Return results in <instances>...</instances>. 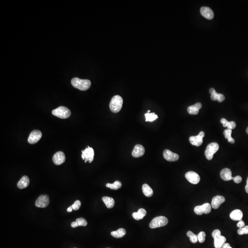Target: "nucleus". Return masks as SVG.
<instances>
[{
    "instance_id": "obj_1",
    "label": "nucleus",
    "mask_w": 248,
    "mask_h": 248,
    "mask_svg": "<svg viewBox=\"0 0 248 248\" xmlns=\"http://www.w3.org/2000/svg\"><path fill=\"white\" fill-rule=\"evenodd\" d=\"M71 82L74 88L81 91H86L90 88L91 86V82L90 80H82L77 77L73 78Z\"/></svg>"
},
{
    "instance_id": "obj_2",
    "label": "nucleus",
    "mask_w": 248,
    "mask_h": 248,
    "mask_svg": "<svg viewBox=\"0 0 248 248\" xmlns=\"http://www.w3.org/2000/svg\"><path fill=\"white\" fill-rule=\"evenodd\" d=\"M123 100L121 96L116 95L112 98L110 103L111 111L114 113L119 112L122 108Z\"/></svg>"
},
{
    "instance_id": "obj_3",
    "label": "nucleus",
    "mask_w": 248,
    "mask_h": 248,
    "mask_svg": "<svg viewBox=\"0 0 248 248\" xmlns=\"http://www.w3.org/2000/svg\"><path fill=\"white\" fill-rule=\"evenodd\" d=\"M53 115L61 119L69 118L71 115V111L68 108L60 106L52 111Z\"/></svg>"
},
{
    "instance_id": "obj_4",
    "label": "nucleus",
    "mask_w": 248,
    "mask_h": 248,
    "mask_svg": "<svg viewBox=\"0 0 248 248\" xmlns=\"http://www.w3.org/2000/svg\"><path fill=\"white\" fill-rule=\"evenodd\" d=\"M168 223V220L164 216H159L154 218L150 224V227L152 229L165 226Z\"/></svg>"
},
{
    "instance_id": "obj_5",
    "label": "nucleus",
    "mask_w": 248,
    "mask_h": 248,
    "mask_svg": "<svg viewBox=\"0 0 248 248\" xmlns=\"http://www.w3.org/2000/svg\"><path fill=\"white\" fill-rule=\"evenodd\" d=\"M219 146L217 142H212L208 145L205 151V155L208 160H211L214 154L219 150Z\"/></svg>"
},
{
    "instance_id": "obj_6",
    "label": "nucleus",
    "mask_w": 248,
    "mask_h": 248,
    "mask_svg": "<svg viewBox=\"0 0 248 248\" xmlns=\"http://www.w3.org/2000/svg\"><path fill=\"white\" fill-rule=\"evenodd\" d=\"M94 151L93 148L88 146L85 150H82V158L85 160V163L89 162L92 163L94 159Z\"/></svg>"
},
{
    "instance_id": "obj_7",
    "label": "nucleus",
    "mask_w": 248,
    "mask_h": 248,
    "mask_svg": "<svg viewBox=\"0 0 248 248\" xmlns=\"http://www.w3.org/2000/svg\"><path fill=\"white\" fill-rule=\"evenodd\" d=\"M211 207L209 203H206L201 206H196L194 209V211L198 215H202L203 213L208 214L211 211Z\"/></svg>"
},
{
    "instance_id": "obj_8",
    "label": "nucleus",
    "mask_w": 248,
    "mask_h": 248,
    "mask_svg": "<svg viewBox=\"0 0 248 248\" xmlns=\"http://www.w3.org/2000/svg\"><path fill=\"white\" fill-rule=\"evenodd\" d=\"M49 203V196L46 194L42 195L36 199L35 205L37 207L45 208L48 206Z\"/></svg>"
},
{
    "instance_id": "obj_9",
    "label": "nucleus",
    "mask_w": 248,
    "mask_h": 248,
    "mask_svg": "<svg viewBox=\"0 0 248 248\" xmlns=\"http://www.w3.org/2000/svg\"><path fill=\"white\" fill-rule=\"evenodd\" d=\"M185 178L189 182L193 184H198L200 180L199 175L194 171H190L186 172L185 174Z\"/></svg>"
},
{
    "instance_id": "obj_10",
    "label": "nucleus",
    "mask_w": 248,
    "mask_h": 248,
    "mask_svg": "<svg viewBox=\"0 0 248 248\" xmlns=\"http://www.w3.org/2000/svg\"><path fill=\"white\" fill-rule=\"evenodd\" d=\"M42 137V133L39 130H34L30 133L28 141L30 144H34L37 143Z\"/></svg>"
},
{
    "instance_id": "obj_11",
    "label": "nucleus",
    "mask_w": 248,
    "mask_h": 248,
    "mask_svg": "<svg viewBox=\"0 0 248 248\" xmlns=\"http://www.w3.org/2000/svg\"><path fill=\"white\" fill-rule=\"evenodd\" d=\"M53 161L55 165L57 166L62 165L65 161V154L62 152H58L53 156Z\"/></svg>"
},
{
    "instance_id": "obj_12",
    "label": "nucleus",
    "mask_w": 248,
    "mask_h": 248,
    "mask_svg": "<svg viewBox=\"0 0 248 248\" xmlns=\"http://www.w3.org/2000/svg\"><path fill=\"white\" fill-rule=\"evenodd\" d=\"M164 158L168 161L173 162L178 160L179 156L177 154L174 153L168 150H166L163 153Z\"/></svg>"
},
{
    "instance_id": "obj_13",
    "label": "nucleus",
    "mask_w": 248,
    "mask_h": 248,
    "mask_svg": "<svg viewBox=\"0 0 248 248\" xmlns=\"http://www.w3.org/2000/svg\"><path fill=\"white\" fill-rule=\"evenodd\" d=\"M200 13L205 18L208 19H213L214 14L211 8L207 6H203L200 8Z\"/></svg>"
},
{
    "instance_id": "obj_14",
    "label": "nucleus",
    "mask_w": 248,
    "mask_h": 248,
    "mask_svg": "<svg viewBox=\"0 0 248 248\" xmlns=\"http://www.w3.org/2000/svg\"><path fill=\"white\" fill-rule=\"evenodd\" d=\"M225 201V198L223 196L217 195L213 198L211 202V207L214 209H217L222 203Z\"/></svg>"
},
{
    "instance_id": "obj_15",
    "label": "nucleus",
    "mask_w": 248,
    "mask_h": 248,
    "mask_svg": "<svg viewBox=\"0 0 248 248\" xmlns=\"http://www.w3.org/2000/svg\"><path fill=\"white\" fill-rule=\"evenodd\" d=\"M145 149L142 145L137 144L134 147L132 152V155L134 158H139L144 155Z\"/></svg>"
},
{
    "instance_id": "obj_16",
    "label": "nucleus",
    "mask_w": 248,
    "mask_h": 248,
    "mask_svg": "<svg viewBox=\"0 0 248 248\" xmlns=\"http://www.w3.org/2000/svg\"><path fill=\"white\" fill-rule=\"evenodd\" d=\"M220 176L222 179L225 181H229L233 179L232 171L228 168H224L220 172Z\"/></svg>"
},
{
    "instance_id": "obj_17",
    "label": "nucleus",
    "mask_w": 248,
    "mask_h": 248,
    "mask_svg": "<svg viewBox=\"0 0 248 248\" xmlns=\"http://www.w3.org/2000/svg\"><path fill=\"white\" fill-rule=\"evenodd\" d=\"M202 104L200 102H197L192 106H189L187 108V112L190 114L196 115L199 112V109L202 108Z\"/></svg>"
},
{
    "instance_id": "obj_18",
    "label": "nucleus",
    "mask_w": 248,
    "mask_h": 248,
    "mask_svg": "<svg viewBox=\"0 0 248 248\" xmlns=\"http://www.w3.org/2000/svg\"><path fill=\"white\" fill-rule=\"evenodd\" d=\"M203 138L199 135L196 136H192L189 138V142L192 145L199 147L203 143Z\"/></svg>"
},
{
    "instance_id": "obj_19",
    "label": "nucleus",
    "mask_w": 248,
    "mask_h": 248,
    "mask_svg": "<svg viewBox=\"0 0 248 248\" xmlns=\"http://www.w3.org/2000/svg\"><path fill=\"white\" fill-rule=\"evenodd\" d=\"M243 217V212L241 210L238 209L233 210L230 214V218L234 221H239L242 220Z\"/></svg>"
},
{
    "instance_id": "obj_20",
    "label": "nucleus",
    "mask_w": 248,
    "mask_h": 248,
    "mask_svg": "<svg viewBox=\"0 0 248 248\" xmlns=\"http://www.w3.org/2000/svg\"><path fill=\"white\" fill-rule=\"evenodd\" d=\"M29 178L27 176H24L21 178L17 184V186L19 189H24L29 185Z\"/></svg>"
},
{
    "instance_id": "obj_21",
    "label": "nucleus",
    "mask_w": 248,
    "mask_h": 248,
    "mask_svg": "<svg viewBox=\"0 0 248 248\" xmlns=\"http://www.w3.org/2000/svg\"><path fill=\"white\" fill-rule=\"evenodd\" d=\"M214 246L215 248H221L226 241V238L224 236L220 235L214 238Z\"/></svg>"
},
{
    "instance_id": "obj_22",
    "label": "nucleus",
    "mask_w": 248,
    "mask_h": 248,
    "mask_svg": "<svg viewBox=\"0 0 248 248\" xmlns=\"http://www.w3.org/2000/svg\"><path fill=\"white\" fill-rule=\"evenodd\" d=\"M147 214V212L146 210L144 209L141 208L138 210V212H134L132 214V217L135 220L138 221V220H142L143 219L144 217Z\"/></svg>"
},
{
    "instance_id": "obj_23",
    "label": "nucleus",
    "mask_w": 248,
    "mask_h": 248,
    "mask_svg": "<svg viewBox=\"0 0 248 248\" xmlns=\"http://www.w3.org/2000/svg\"><path fill=\"white\" fill-rule=\"evenodd\" d=\"M87 222L84 218H79L76 219L75 222H72L71 226L73 228H75L79 226H87Z\"/></svg>"
},
{
    "instance_id": "obj_24",
    "label": "nucleus",
    "mask_w": 248,
    "mask_h": 248,
    "mask_svg": "<svg viewBox=\"0 0 248 248\" xmlns=\"http://www.w3.org/2000/svg\"><path fill=\"white\" fill-rule=\"evenodd\" d=\"M102 200L108 208H112L114 206L115 201L112 198L107 196L103 197H102Z\"/></svg>"
},
{
    "instance_id": "obj_25",
    "label": "nucleus",
    "mask_w": 248,
    "mask_h": 248,
    "mask_svg": "<svg viewBox=\"0 0 248 248\" xmlns=\"http://www.w3.org/2000/svg\"><path fill=\"white\" fill-rule=\"evenodd\" d=\"M221 122L223 126L227 127V129H234L236 126V124L234 122H233V121L228 122L226 119H224V118L221 119Z\"/></svg>"
},
{
    "instance_id": "obj_26",
    "label": "nucleus",
    "mask_w": 248,
    "mask_h": 248,
    "mask_svg": "<svg viewBox=\"0 0 248 248\" xmlns=\"http://www.w3.org/2000/svg\"><path fill=\"white\" fill-rule=\"evenodd\" d=\"M126 234V231L124 228H120L117 231H113L111 235L115 238H122Z\"/></svg>"
},
{
    "instance_id": "obj_27",
    "label": "nucleus",
    "mask_w": 248,
    "mask_h": 248,
    "mask_svg": "<svg viewBox=\"0 0 248 248\" xmlns=\"http://www.w3.org/2000/svg\"><path fill=\"white\" fill-rule=\"evenodd\" d=\"M142 190L143 194L146 197H150L153 195V190L147 184H144L142 185Z\"/></svg>"
},
{
    "instance_id": "obj_28",
    "label": "nucleus",
    "mask_w": 248,
    "mask_h": 248,
    "mask_svg": "<svg viewBox=\"0 0 248 248\" xmlns=\"http://www.w3.org/2000/svg\"><path fill=\"white\" fill-rule=\"evenodd\" d=\"M211 99L213 101L217 100L219 102H221L225 100V96L221 93H218L215 92L213 94H211Z\"/></svg>"
},
{
    "instance_id": "obj_29",
    "label": "nucleus",
    "mask_w": 248,
    "mask_h": 248,
    "mask_svg": "<svg viewBox=\"0 0 248 248\" xmlns=\"http://www.w3.org/2000/svg\"><path fill=\"white\" fill-rule=\"evenodd\" d=\"M232 130L229 129H226L223 132L224 135L225 136V138L226 139H227L228 142L232 144H234L235 142V140L232 137Z\"/></svg>"
},
{
    "instance_id": "obj_30",
    "label": "nucleus",
    "mask_w": 248,
    "mask_h": 248,
    "mask_svg": "<svg viewBox=\"0 0 248 248\" xmlns=\"http://www.w3.org/2000/svg\"><path fill=\"white\" fill-rule=\"evenodd\" d=\"M106 187L110 188L113 190H118L121 188L122 186V183L119 181H116L114 183H107L106 185Z\"/></svg>"
},
{
    "instance_id": "obj_31",
    "label": "nucleus",
    "mask_w": 248,
    "mask_h": 248,
    "mask_svg": "<svg viewBox=\"0 0 248 248\" xmlns=\"http://www.w3.org/2000/svg\"><path fill=\"white\" fill-rule=\"evenodd\" d=\"M145 118H146V122H153L158 118V116L157 114H155L154 113H147L145 114Z\"/></svg>"
},
{
    "instance_id": "obj_32",
    "label": "nucleus",
    "mask_w": 248,
    "mask_h": 248,
    "mask_svg": "<svg viewBox=\"0 0 248 248\" xmlns=\"http://www.w3.org/2000/svg\"><path fill=\"white\" fill-rule=\"evenodd\" d=\"M187 236L190 238V241L192 242V243L195 244L198 241V239L197 235L194 234L192 231H188L186 233Z\"/></svg>"
},
{
    "instance_id": "obj_33",
    "label": "nucleus",
    "mask_w": 248,
    "mask_h": 248,
    "mask_svg": "<svg viewBox=\"0 0 248 248\" xmlns=\"http://www.w3.org/2000/svg\"><path fill=\"white\" fill-rule=\"evenodd\" d=\"M206 234L205 232L202 231L197 235L198 239L200 243H203L206 240Z\"/></svg>"
},
{
    "instance_id": "obj_34",
    "label": "nucleus",
    "mask_w": 248,
    "mask_h": 248,
    "mask_svg": "<svg viewBox=\"0 0 248 248\" xmlns=\"http://www.w3.org/2000/svg\"><path fill=\"white\" fill-rule=\"evenodd\" d=\"M238 234L240 235L248 234V226H246L242 228H239L238 230Z\"/></svg>"
},
{
    "instance_id": "obj_35",
    "label": "nucleus",
    "mask_w": 248,
    "mask_h": 248,
    "mask_svg": "<svg viewBox=\"0 0 248 248\" xmlns=\"http://www.w3.org/2000/svg\"><path fill=\"white\" fill-rule=\"evenodd\" d=\"M81 206V202L80 200H76L74 203L73 205H72L73 209L74 210H77L80 209Z\"/></svg>"
},
{
    "instance_id": "obj_36",
    "label": "nucleus",
    "mask_w": 248,
    "mask_h": 248,
    "mask_svg": "<svg viewBox=\"0 0 248 248\" xmlns=\"http://www.w3.org/2000/svg\"><path fill=\"white\" fill-rule=\"evenodd\" d=\"M233 180L236 183H239L242 182V178L241 176H237L234 178H233Z\"/></svg>"
},
{
    "instance_id": "obj_37",
    "label": "nucleus",
    "mask_w": 248,
    "mask_h": 248,
    "mask_svg": "<svg viewBox=\"0 0 248 248\" xmlns=\"http://www.w3.org/2000/svg\"><path fill=\"white\" fill-rule=\"evenodd\" d=\"M221 235V232L220 230L218 229H216L214 230L212 233V236L213 238L216 237L218 236Z\"/></svg>"
},
{
    "instance_id": "obj_38",
    "label": "nucleus",
    "mask_w": 248,
    "mask_h": 248,
    "mask_svg": "<svg viewBox=\"0 0 248 248\" xmlns=\"http://www.w3.org/2000/svg\"><path fill=\"white\" fill-rule=\"evenodd\" d=\"M237 226L239 228H242L245 226V223L242 220H240L237 223Z\"/></svg>"
},
{
    "instance_id": "obj_39",
    "label": "nucleus",
    "mask_w": 248,
    "mask_h": 248,
    "mask_svg": "<svg viewBox=\"0 0 248 248\" xmlns=\"http://www.w3.org/2000/svg\"><path fill=\"white\" fill-rule=\"evenodd\" d=\"M221 248H233L230 246V245L228 243H225L223 244Z\"/></svg>"
},
{
    "instance_id": "obj_40",
    "label": "nucleus",
    "mask_w": 248,
    "mask_h": 248,
    "mask_svg": "<svg viewBox=\"0 0 248 248\" xmlns=\"http://www.w3.org/2000/svg\"><path fill=\"white\" fill-rule=\"evenodd\" d=\"M215 92H216V90H215V89H214V88H211L210 89L209 92L210 94H213V93H215Z\"/></svg>"
},
{
    "instance_id": "obj_41",
    "label": "nucleus",
    "mask_w": 248,
    "mask_h": 248,
    "mask_svg": "<svg viewBox=\"0 0 248 248\" xmlns=\"http://www.w3.org/2000/svg\"><path fill=\"white\" fill-rule=\"evenodd\" d=\"M73 208L72 207V206H71L69 207L68 209H67V211L68 212H71L72 211H73Z\"/></svg>"
},
{
    "instance_id": "obj_42",
    "label": "nucleus",
    "mask_w": 248,
    "mask_h": 248,
    "mask_svg": "<svg viewBox=\"0 0 248 248\" xmlns=\"http://www.w3.org/2000/svg\"><path fill=\"white\" fill-rule=\"evenodd\" d=\"M198 135H199V136H201V137H202V138H204V137H205V132H204V131H201V132H199Z\"/></svg>"
},
{
    "instance_id": "obj_43",
    "label": "nucleus",
    "mask_w": 248,
    "mask_h": 248,
    "mask_svg": "<svg viewBox=\"0 0 248 248\" xmlns=\"http://www.w3.org/2000/svg\"><path fill=\"white\" fill-rule=\"evenodd\" d=\"M247 184L246 185V187H245V189H246V193L248 194V178H247Z\"/></svg>"
},
{
    "instance_id": "obj_44",
    "label": "nucleus",
    "mask_w": 248,
    "mask_h": 248,
    "mask_svg": "<svg viewBox=\"0 0 248 248\" xmlns=\"http://www.w3.org/2000/svg\"><path fill=\"white\" fill-rule=\"evenodd\" d=\"M246 132H247V134H248V127L247 128V129H246Z\"/></svg>"
},
{
    "instance_id": "obj_45",
    "label": "nucleus",
    "mask_w": 248,
    "mask_h": 248,
    "mask_svg": "<svg viewBox=\"0 0 248 248\" xmlns=\"http://www.w3.org/2000/svg\"><path fill=\"white\" fill-rule=\"evenodd\" d=\"M150 110H148V112H147V113H150Z\"/></svg>"
}]
</instances>
